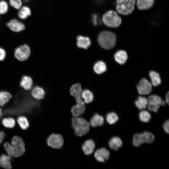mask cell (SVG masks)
Returning a JSON list of instances; mask_svg holds the SVG:
<instances>
[{
  "label": "cell",
  "instance_id": "1",
  "mask_svg": "<svg viewBox=\"0 0 169 169\" xmlns=\"http://www.w3.org/2000/svg\"><path fill=\"white\" fill-rule=\"evenodd\" d=\"M3 146L8 155L15 157L22 156L25 151L23 140L20 137L17 136L12 138L11 144L6 142L4 144Z\"/></svg>",
  "mask_w": 169,
  "mask_h": 169
},
{
  "label": "cell",
  "instance_id": "2",
  "mask_svg": "<svg viewBox=\"0 0 169 169\" xmlns=\"http://www.w3.org/2000/svg\"><path fill=\"white\" fill-rule=\"evenodd\" d=\"M72 126L74 133L78 136H82L87 134L90 128L89 123L84 118L73 116L71 120Z\"/></svg>",
  "mask_w": 169,
  "mask_h": 169
},
{
  "label": "cell",
  "instance_id": "3",
  "mask_svg": "<svg viewBox=\"0 0 169 169\" xmlns=\"http://www.w3.org/2000/svg\"><path fill=\"white\" fill-rule=\"evenodd\" d=\"M116 41V36L113 33L108 31L101 32L98 38L99 45L105 49H110L115 45Z\"/></svg>",
  "mask_w": 169,
  "mask_h": 169
},
{
  "label": "cell",
  "instance_id": "4",
  "mask_svg": "<svg viewBox=\"0 0 169 169\" xmlns=\"http://www.w3.org/2000/svg\"><path fill=\"white\" fill-rule=\"evenodd\" d=\"M102 21L107 26L115 28L120 25L121 22V18L116 12L110 10L103 15Z\"/></svg>",
  "mask_w": 169,
  "mask_h": 169
},
{
  "label": "cell",
  "instance_id": "5",
  "mask_svg": "<svg viewBox=\"0 0 169 169\" xmlns=\"http://www.w3.org/2000/svg\"><path fill=\"white\" fill-rule=\"evenodd\" d=\"M136 0H120L116 6L118 13L123 15L131 14L134 9Z\"/></svg>",
  "mask_w": 169,
  "mask_h": 169
},
{
  "label": "cell",
  "instance_id": "6",
  "mask_svg": "<svg viewBox=\"0 0 169 169\" xmlns=\"http://www.w3.org/2000/svg\"><path fill=\"white\" fill-rule=\"evenodd\" d=\"M63 137L60 134L53 133L50 135L47 139L48 146L53 148L61 149L64 143Z\"/></svg>",
  "mask_w": 169,
  "mask_h": 169
},
{
  "label": "cell",
  "instance_id": "7",
  "mask_svg": "<svg viewBox=\"0 0 169 169\" xmlns=\"http://www.w3.org/2000/svg\"><path fill=\"white\" fill-rule=\"evenodd\" d=\"M30 54V49L28 45L24 44L17 47L14 52L15 57L20 61L26 60Z\"/></svg>",
  "mask_w": 169,
  "mask_h": 169
},
{
  "label": "cell",
  "instance_id": "8",
  "mask_svg": "<svg viewBox=\"0 0 169 169\" xmlns=\"http://www.w3.org/2000/svg\"><path fill=\"white\" fill-rule=\"evenodd\" d=\"M82 91L81 85L79 83L73 84L70 89V94L75 99L77 105H85V103L81 96Z\"/></svg>",
  "mask_w": 169,
  "mask_h": 169
},
{
  "label": "cell",
  "instance_id": "9",
  "mask_svg": "<svg viewBox=\"0 0 169 169\" xmlns=\"http://www.w3.org/2000/svg\"><path fill=\"white\" fill-rule=\"evenodd\" d=\"M6 25L12 31L15 33H19L24 31L26 28L24 23L20 19L13 18L7 22Z\"/></svg>",
  "mask_w": 169,
  "mask_h": 169
},
{
  "label": "cell",
  "instance_id": "10",
  "mask_svg": "<svg viewBox=\"0 0 169 169\" xmlns=\"http://www.w3.org/2000/svg\"><path fill=\"white\" fill-rule=\"evenodd\" d=\"M137 87L140 94L143 95H148L151 90L152 85L147 79H143L140 81Z\"/></svg>",
  "mask_w": 169,
  "mask_h": 169
},
{
  "label": "cell",
  "instance_id": "11",
  "mask_svg": "<svg viewBox=\"0 0 169 169\" xmlns=\"http://www.w3.org/2000/svg\"><path fill=\"white\" fill-rule=\"evenodd\" d=\"M109 151L104 148L97 149L94 153V157L99 162H103L109 158Z\"/></svg>",
  "mask_w": 169,
  "mask_h": 169
},
{
  "label": "cell",
  "instance_id": "12",
  "mask_svg": "<svg viewBox=\"0 0 169 169\" xmlns=\"http://www.w3.org/2000/svg\"><path fill=\"white\" fill-rule=\"evenodd\" d=\"M95 146L94 141L91 139L85 141L82 146V149L86 155H90L94 152Z\"/></svg>",
  "mask_w": 169,
  "mask_h": 169
},
{
  "label": "cell",
  "instance_id": "13",
  "mask_svg": "<svg viewBox=\"0 0 169 169\" xmlns=\"http://www.w3.org/2000/svg\"><path fill=\"white\" fill-rule=\"evenodd\" d=\"M18 10L17 15L20 20L26 19L31 15V10L30 7L26 5H23Z\"/></svg>",
  "mask_w": 169,
  "mask_h": 169
},
{
  "label": "cell",
  "instance_id": "14",
  "mask_svg": "<svg viewBox=\"0 0 169 169\" xmlns=\"http://www.w3.org/2000/svg\"><path fill=\"white\" fill-rule=\"evenodd\" d=\"M77 45L79 48L87 49L91 45L90 39L87 37L79 35L77 37Z\"/></svg>",
  "mask_w": 169,
  "mask_h": 169
},
{
  "label": "cell",
  "instance_id": "15",
  "mask_svg": "<svg viewBox=\"0 0 169 169\" xmlns=\"http://www.w3.org/2000/svg\"><path fill=\"white\" fill-rule=\"evenodd\" d=\"M103 116L98 113L95 114L90 119V124L92 127H95L102 126L104 123Z\"/></svg>",
  "mask_w": 169,
  "mask_h": 169
},
{
  "label": "cell",
  "instance_id": "16",
  "mask_svg": "<svg viewBox=\"0 0 169 169\" xmlns=\"http://www.w3.org/2000/svg\"><path fill=\"white\" fill-rule=\"evenodd\" d=\"M11 156L8 155H2L0 156V166L6 169H11Z\"/></svg>",
  "mask_w": 169,
  "mask_h": 169
},
{
  "label": "cell",
  "instance_id": "17",
  "mask_svg": "<svg viewBox=\"0 0 169 169\" xmlns=\"http://www.w3.org/2000/svg\"><path fill=\"white\" fill-rule=\"evenodd\" d=\"M31 94L34 99L40 100L44 98L45 93L44 90L42 87L36 86L32 90Z\"/></svg>",
  "mask_w": 169,
  "mask_h": 169
},
{
  "label": "cell",
  "instance_id": "18",
  "mask_svg": "<svg viewBox=\"0 0 169 169\" xmlns=\"http://www.w3.org/2000/svg\"><path fill=\"white\" fill-rule=\"evenodd\" d=\"M33 84V81L30 77L25 75L23 76L20 82V85L25 90H30Z\"/></svg>",
  "mask_w": 169,
  "mask_h": 169
},
{
  "label": "cell",
  "instance_id": "19",
  "mask_svg": "<svg viewBox=\"0 0 169 169\" xmlns=\"http://www.w3.org/2000/svg\"><path fill=\"white\" fill-rule=\"evenodd\" d=\"M155 0H137V6L140 10L150 9L153 5Z\"/></svg>",
  "mask_w": 169,
  "mask_h": 169
},
{
  "label": "cell",
  "instance_id": "20",
  "mask_svg": "<svg viewBox=\"0 0 169 169\" xmlns=\"http://www.w3.org/2000/svg\"><path fill=\"white\" fill-rule=\"evenodd\" d=\"M114 58L116 62L120 64H125L127 61L128 56L125 51L120 50L115 54Z\"/></svg>",
  "mask_w": 169,
  "mask_h": 169
},
{
  "label": "cell",
  "instance_id": "21",
  "mask_svg": "<svg viewBox=\"0 0 169 169\" xmlns=\"http://www.w3.org/2000/svg\"><path fill=\"white\" fill-rule=\"evenodd\" d=\"M122 145L121 139L118 137H113L109 141V145L112 149L117 150L120 148Z\"/></svg>",
  "mask_w": 169,
  "mask_h": 169
},
{
  "label": "cell",
  "instance_id": "22",
  "mask_svg": "<svg viewBox=\"0 0 169 169\" xmlns=\"http://www.w3.org/2000/svg\"><path fill=\"white\" fill-rule=\"evenodd\" d=\"M85 110V105L76 104L72 107L71 112L73 116H79L84 113Z\"/></svg>",
  "mask_w": 169,
  "mask_h": 169
},
{
  "label": "cell",
  "instance_id": "23",
  "mask_svg": "<svg viewBox=\"0 0 169 169\" xmlns=\"http://www.w3.org/2000/svg\"><path fill=\"white\" fill-rule=\"evenodd\" d=\"M93 69L95 72L98 74H101L105 72L107 69L105 64L103 61H99L94 65Z\"/></svg>",
  "mask_w": 169,
  "mask_h": 169
},
{
  "label": "cell",
  "instance_id": "24",
  "mask_svg": "<svg viewBox=\"0 0 169 169\" xmlns=\"http://www.w3.org/2000/svg\"><path fill=\"white\" fill-rule=\"evenodd\" d=\"M81 96L84 103L86 104L91 103L94 99L93 94L88 89L82 90Z\"/></svg>",
  "mask_w": 169,
  "mask_h": 169
},
{
  "label": "cell",
  "instance_id": "25",
  "mask_svg": "<svg viewBox=\"0 0 169 169\" xmlns=\"http://www.w3.org/2000/svg\"><path fill=\"white\" fill-rule=\"evenodd\" d=\"M147 100L148 103L160 106H163L165 105V102L162 100L160 96L156 95H152L148 97Z\"/></svg>",
  "mask_w": 169,
  "mask_h": 169
},
{
  "label": "cell",
  "instance_id": "26",
  "mask_svg": "<svg viewBox=\"0 0 169 169\" xmlns=\"http://www.w3.org/2000/svg\"><path fill=\"white\" fill-rule=\"evenodd\" d=\"M148 104L147 99L145 97L141 96H139L137 100L135 101L136 106L141 110L146 109Z\"/></svg>",
  "mask_w": 169,
  "mask_h": 169
},
{
  "label": "cell",
  "instance_id": "27",
  "mask_svg": "<svg viewBox=\"0 0 169 169\" xmlns=\"http://www.w3.org/2000/svg\"><path fill=\"white\" fill-rule=\"evenodd\" d=\"M149 75L151 78L152 84L154 86H157L160 84L161 80L159 74L153 71L149 72Z\"/></svg>",
  "mask_w": 169,
  "mask_h": 169
},
{
  "label": "cell",
  "instance_id": "28",
  "mask_svg": "<svg viewBox=\"0 0 169 169\" xmlns=\"http://www.w3.org/2000/svg\"><path fill=\"white\" fill-rule=\"evenodd\" d=\"M11 98L12 95L8 92L4 91H0V106L4 105Z\"/></svg>",
  "mask_w": 169,
  "mask_h": 169
},
{
  "label": "cell",
  "instance_id": "29",
  "mask_svg": "<svg viewBox=\"0 0 169 169\" xmlns=\"http://www.w3.org/2000/svg\"><path fill=\"white\" fill-rule=\"evenodd\" d=\"M17 122L20 127L23 130H26L29 126L28 120L26 117L23 116H19L17 119Z\"/></svg>",
  "mask_w": 169,
  "mask_h": 169
},
{
  "label": "cell",
  "instance_id": "30",
  "mask_svg": "<svg viewBox=\"0 0 169 169\" xmlns=\"http://www.w3.org/2000/svg\"><path fill=\"white\" fill-rule=\"evenodd\" d=\"M2 123L5 127L11 128L15 126V120L12 117H7L3 119Z\"/></svg>",
  "mask_w": 169,
  "mask_h": 169
},
{
  "label": "cell",
  "instance_id": "31",
  "mask_svg": "<svg viewBox=\"0 0 169 169\" xmlns=\"http://www.w3.org/2000/svg\"><path fill=\"white\" fill-rule=\"evenodd\" d=\"M117 115L114 112L108 113L106 115V120L107 122L110 124H115L118 120Z\"/></svg>",
  "mask_w": 169,
  "mask_h": 169
},
{
  "label": "cell",
  "instance_id": "32",
  "mask_svg": "<svg viewBox=\"0 0 169 169\" xmlns=\"http://www.w3.org/2000/svg\"><path fill=\"white\" fill-rule=\"evenodd\" d=\"M9 5L5 0H0V15L6 14L8 11Z\"/></svg>",
  "mask_w": 169,
  "mask_h": 169
},
{
  "label": "cell",
  "instance_id": "33",
  "mask_svg": "<svg viewBox=\"0 0 169 169\" xmlns=\"http://www.w3.org/2000/svg\"><path fill=\"white\" fill-rule=\"evenodd\" d=\"M139 118L140 120L143 122H148L150 120L151 116L148 112L142 110L139 114Z\"/></svg>",
  "mask_w": 169,
  "mask_h": 169
},
{
  "label": "cell",
  "instance_id": "34",
  "mask_svg": "<svg viewBox=\"0 0 169 169\" xmlns=\"http://www.w3.org/2000/svg\"><path fill=\"white\" fill-rule=\"evenodd\" d=\"M144 143H151L154 140V136L151 133L145 131L142 133Z\"/></svg>",
  "mask_w": 169,
  "mask_h": 169
},
{
  "label": "cell",
  "instance_id": "35",
  "mask_svg": "<svg viewBox=\"0 0 169 169\" xmlns=\"http://www.w3.org/2000/svg\"><path fill=\"white\" fill-rule=\"evenodd\" d=\"M8 3L9 6L17 10L23 5L22 0H9Z\"/></svg>",
  "mask_w": 169,
  "mask_h": 169
},
{
  "label": "cell",
  "instance_id": "36",
  "mask_svg": "<svg viewBox=\"0 0 169 169\" xmlns=\"http://www.w3.org/2000/svg\"><path fill=\"white\" fill-rule=\"evenodd\" d=\"M142 143L141 139V133L136 134L134 135L133 138V145L136 147H139Z\"/></svg>",
  "mask_w": 169,
  "mask_h": 169
},
{
  "label": "cell",
  "instance_id": "37",
  "mask_svg": "<svg viewBox=\"0 0 169 169\" xmlns=\"http://www.w3.org/2000/svg\"><path fill=\"white\" fill-rule=\"evenodd\" d=\"M148 109L151 111L156 112L157 111L160 106L158 105L151 103H148Z\"/></svg>",
  "mask_w": 169,
  "mask_h": 169
},
{
  "label": "cell",
  "instance_id": "38",
  "mask_svg": "<svg viewBox=\"0 0 169 169\" xmlns=\"http://www.w3.org/2000/svg\"><path fill=\"white\" fill-rule=\"evenodd\" d=\"M6 56V52L5 50L0 47V61H3L5 59Z\"/></svg>",
  "mask_w": 169,
  "mask_h": 169
},
{
  "label": "cell",
  "instance_id": "39",
  "mask_svg": "<svg viewBox=\"0 0 169 169\" xmlns=\"http://www.w3.org/2000/svg\"><path fill=\"white\" fill-rule=\"evenodd\" d=\"M169 121L168 120H167L165 121L163 125V129L166 132L167 134L169 133Z\"/></svg>",
  "mask_w": 169,
  "mask_h": 169
},
{
  "label": "cell",
  "instance_id": "40",
  "mask_svg": "<svg viewBox=\"0 0 169 169\" xmlns=\"http://www.w3.org/2000/svg\"><path fill=\"white\" fill-rule=\"evenodd\" d=\"M5 137V134L3 131H0V144L3 141Z\"/></svg>",
  "mask_w": 169,
  "mask_h": 169
},
{
  "label": "cell",
  "instance_id": "41",
  "mask_svg": "<svg viewBox=\"0 0 169 169\" xmlns=\"http://www.w3.org/2000/svg\"><path fill=\"white\" fill-rule=\"evenodd\" d=\"M169 92L166 94V103L168 105L169 102Z\"/></svg>",
  "mask_w": 169,
  "mask_h": 169
},
{
  "label": "cell",
  "instance_id": "42",
  "mask_svg": "<svg viewBox=\"0 0 169 169\" xmlns=\"http://www.w3.org/2000/svg\"><path fill=\"white\" fill-rule=\"evenodd\" d=\"M2 115V109L0 108V118L1 117Z\"/></svg>",
  "mask_w": 169,
  "mask_h": 169
},
{
  "label": "cell",
  "instance_id": "43",
  "mask_svg": "<svg viewBox=\"0 0 169 169\" xmlns=\"http://www.w3.org/2000/svg\"><path fill=\"white\" fill-rule=\"evenodd\" d=\"M120 0H117V4L118 3V2H119V1H120Z\"/></svg>",
  "mask_w": 169,
  "mask_h": 169
}]
</instances>
